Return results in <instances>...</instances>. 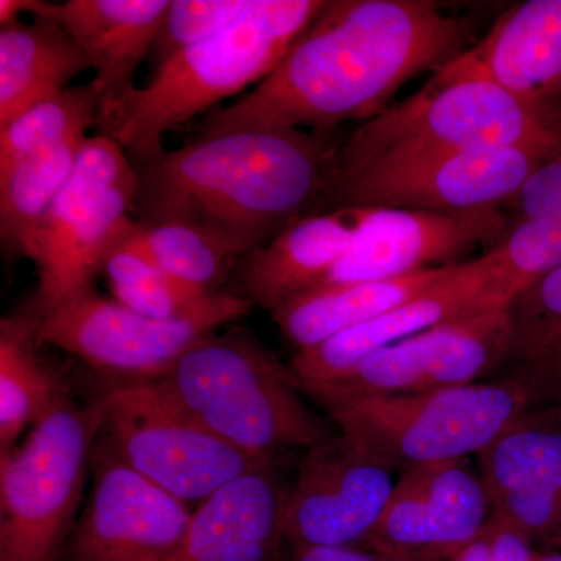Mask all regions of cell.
<instances>
[{
    "label": "cell",
    "mask_w": 561,
    "mask_h": 561,
    "mask_svg": "<svg viewBox=\"0 0 561 561\" xmlns=\"http://www.w3.org/2000/svg\"><path fill=\"white\" fill-rule=\"evenodd\" d=\"M508 227L502 208L468 213L373 209L345 256L319 286L400 278L460 264L453 261L481 243H491L493 249Z\"/></svg>",
    "instance_id": "cell-17"
},
{
    "label": "cell",
    "mask_w": 561,
    "mask_h": 561,
    "mask_svg": "<svg viewBox=\"0 0 561 561\" xmlns=\"http://www.w3.org/2000/svg\"><path fill=\"white\" fill-rule=\"evenodd\" d=\"M491 515L531 541L561 527V415L538 405L478 454Z\"/></svg>",
    "instance_id": "cell-18"
},
{
    "label": "cell",
    "mask_w": 561,
    "mask_h": 561,
    "mask_svg": "<svg viewBox=\"0 0 561 561\" xmlns=\"http://www.w3.org/2000/svg\"><path fill=\"white\" fill-rule=\"evenodd\" d=\"M490 147L561 153V113L519 101L460 54L415 94L364 122L339 147L334 183L375 161Z\"/></svg>",
    "instance_id": "cell-4"
},
{
    "label": "cell",
    "mask_w": 561,
    "mask_h": 561,
    "mask_svg": "<svg viewBox=\"0 0 561 561\" xmlns=\"http://www.w3.org/2000/svg\"><path fill=\"white\" fill-rule=\"evenodd\" d=\"M491 504L467 459L402 472L364 548L411 561H453L485 529Z\"/></svg>",
    "instance_id": "cell-15"
},
{
    "label": "cell",
    "mask_w": 561,
    "mask_h": 561,
    "mask_svg": "<svg viewBox=\"0 0 561 561\" xmlns=\"http://www.w3.org/2000/svg\"><path fill=\"white\" fill-rule=\"evenodd\" d=\"M461 58L527 105L561 113V0L516 3Z\"/></svg>",
    "instance_id": "cell-22"
},
{
    "label": "cell",
    "mask_w": 561,
    "mask_h": 561,
    "mask_svg": "<svg viewBox=\"0 0 561 561\" xmlns=\"http://www.w3.org/2000/svg\"><path fill=\"white\" fill-rule=\"evenodd\" d=\"M468 21L432 0H327L275 70L214 110L198 136L234 130L331 135L389 108L405 83L470 49Z\"/></svg>",
    "instance_id": "cell-1"
},
{
    "label": "cell",
    "mask_w": 561,
    "mask_h": 561,
    "mask_svg": "<svg viewBox=\"0 0 561 561\" xmlns=\"http://www.w3.org/2000/svg\"><path fill=\"white\" fill-rule=\"evenodd\" d=\"M453 561H491L490 540L486 530L470 542Z\"/></svg>",
    "instance_id": "cell-38"
},
{
    "label": "cell",
    "mask_w": 561,
    "mask_h": 561,
    "mask_svg": "<svg viewBox=\"0 0 561 561\" xmlns=\"http://www.w3.org/2000/svg\"><path fill=\"white\" fill-rule=\"evenodd\" d=\"M337 153L330 135L306 130L197 136L133 162L139 180L133 219L201 228L245 260L295 221L321 213Z\"/></svg>",
    "instance_id": "cell-2"
},
{
    "label": "cell",
    "mask_w": 561,
    "mask_h": 561,
    "mask_svg": "<svg viewBox=\"0 0 561 561\" xmlns=\"http://www.w3.org/2000/svg\"><path fill=\"white\" fill-rule=\"evenodd\" d=\"M171 0H68L41 3L35 16H49L79 44L101 95V122L136 87L140 62L149 57Z\"/></svg>",
    "instance_id": "cell-19"
},
{
    "label": "cell",
    "mask_w": 561,
    "mask_h": 561,
    "mask_svg": "<svg viewBox=\"0 0 561 561\" xmlns=\"http://www.w3.org/2000/svg\"><path fill=\"white\" fill-rule=\"evenodd\" d=\"M535 408L537 394L515 373L500 382L362 398L324 409L339 432L401 476L423 465L478 456Z\"/></svg>",
    "instance_id": "cell-6"
},
{
    "label": "cell",
    "mask_w": 561,
    "mask_h": 561,
    "mask_svg": "<svg viewBox=\"0 0 561 561\" xmlns=\"http://www.w3.org/2000/svg\"><path fill=\"white\" fill-rule=\"evenodd\" d=\"M158 382L225 442L262 460L311 449L332 431L300 397V383L245 332L206 335Z\"/></svg>",
    "instance_id": "cell-5"
},
{
    "label": "cell",
    "mask_w": 561,
    "mask_h": 561,
    "mask_svg": "<svg viewBox=\"0 0 561 561\" xmlns=\"http://www.w3.org/2000/svg\"><path fill=\"white\" fill-rule=\"evenodd\" d=\"M101 95L94 83L68 88L32 106L0 128V172H5L33 151L73 136L88 135L101 122Z\"/></svg>",
    "instance_id": "cell-28"
},
{
    "label": "cell",
    "mask_w": 561,
    "mask_h": 561,
    "mask_svg": "<svg viewBox=\"0 0 561 561\" xmlns=\"http://www.w3.org/2000/svg\"><path fill=\"white\" fill-rule=\"evenodd\" d=\"M116 301L149 319L179 321L202 316L227 300L231 291H206L153 271L130 286L110 287Z\"/></svg>",
    "instance_id": "cell-32"
},
{
    "label": "cell",
    "mask_w": 561,
    "mask_h": 561,
    "mask_svg": "<svg viewBox=\"0 0 561 561\" xmlns=\"http://www.w3.org/2000/svg\"><path fill=\"white\" fill-rule=\"evenodd\" d=\"M117 245L138 251L158 271L206 291H224L241 257L216 236L184 224H139L133 219Z\"/></svg>",
    "instance_id": "cell-27"
},
{
    "label": "cell",
    "mask_w": 561,
    "mask_h": 561,
    "mask_svg": "<svg viewBox=\"0 0 561 561\" xmlns=\"http://www.w3.org/2000/svg\"><path fill=\"white\" fill-rule=\"evenodd\" d=\"M400 476L348 435L308 449L287 489L284 540L290 548H364Z\"/></svg>",
    "instance_id": "cell-13"
},
{
    "label": "cell",
    "mask_w": 561,
    "mask_h": 561,
    "mask_svg": "<svg viewBox=\"0 0 561 561\" xmlns=\"http://www.w3.org/2000/svg\"><path fill=\"white\" fill-rule=\"evenodd\" d=\"M489 251L515 297L531 279L561 267V216L513 221Z\"/></svg>",
    "instance_id": "cell-30"
},
{
    "label": "cell",
    "mask_w": 561,
    "mask_h": 561,
    "mask_svg": "<svg viewBox=\"0 0 561 561\" xmlns=\"http://www.w3.org/2000/svg\"><path fill=\"white\" fill-rule=\"evenodd\" d=\"M32 18L0 28V128L68 90L70 81L91 69L61 24L49 16Z\"/></svg>",
    "instance_id": "cell-24"
},
{
    "label": "cell",
    "mask_w": 561,
    "mask_h": 561,
    "mask_svg": "<svg viewBox=\"0 0 561 561\" xmlns=\"http://www.w3.org/2000/svg\"><path fill=\"white\" fill-rule=\"evenodd\" d=\"M512 360L526 375L561 370V267L531 279L507 306Z\"/></svg>",
    "instance_id": "cell-29"
},
{
    "label": "cell",
    "mask_w": 561,
    "mask_h": 561,
    "mask_svg": "<svg viewBox=\"0 0 561 561\" xmlns=\"http://www.w3.org/2000/svg\"><path fill=\"white\" fill-rule=\"evenodd\" d=\"M485 530L490 540L491 561L537 560V552L531 548L534 541L511 524L491 515Z\"/></svg>",
    "instance_id": "cell-34"
},
{
    "label": "cell",
    "mask_w": 561,
    "mask_h": 561,
    "mask_svg": "<svg viewBox=\"0 0 561 561\" xmlns=\"http://www.w3.org/2000/svg\"><path fill=\"white\" fill-rule=\"evenodd\" d=\"M103 400L68 394L21 446L0 453V561H57L81 512Z\"/></svg>",
    "instance_id": "cell-7"
},
{
    "label": "cell",
    "mask_w": 561,
    "mask_h": 561,
    "mask_svg": "<svg viewBox=\"0 0 561 561\" xmlns=\"http://www.w3.org/2000/svg\"><path fill=\"white\" fill-rule=\"evenodd\" d=\"M41 3L43 0H0V25L5 27V25L20 21L21 14L35 16Z\"/></svg>",
    "instance_id": "cell-37"
},
{
    "label": "cell",
    "mask_w": 561,
    "mask_h": 561,
    "mask_svg": "<svg viewBox=\"0 0 561 561\" xmlns=\"http://www.w3.org/2000/svg\"><path fill=\"white\" fill-rule=\"evenodd\" d=\"M68 390L44 364L31 319L0 323V453L57 409Z\"/></svg>",
    "instance_id": "cell-25"
},
{
    "label": "cell",
    "mask_w": 561,
    "mask_h": 561,
    "mask_svg": "<svg viewBox=\"0 0 561 561\" xmlns=\"http://www.w3.org/2000/svg\"><path fill=\"white\" fill-rule=\"evenodd\" d=\"M557 154L537 147H490L375 161L335 181L328 205L431 213L502 208Z\"/></svg>",
    "instance_id": "cell-10"
},
{
    "label": "cell",
    "mask_w": 561,
    "mask_h": 561,
    "mask_svg": "<svg viewBox=\"0 0 561 561\" xmlns=\"http://www.w3.org/2000/svg\"><path fill=\"white\" fill-rule=\"evenodd\" d=\"M371 210L331 208L295 221L238 265L241 297L273 313L319 286L345 256Z\"/></svg>",
    "instance_id": "cell-21"
},
{
    "label": "cell",
    "mask_w": 561,
    "mask_h": 561,
    "mask_svg": "<svg viewBox=\"0 0 561 561\" xmlns=\"http://www.w3.org/2000/svg\"><path fill=\"white\" fill-rule=\"evenodd\" d=\"M289 561H411L360 548H291Z\"/></svg>",
    "instance_id": "cell-35"
},
{
    "label": "cell",
    "mask_w": 561,
    "mask_h": 561,
    "mask_svg": "<svg viewBox=\"0 0 561 561\" xmlns=\"http://www.w3.org/2000/svg\"><path fill=\"white\" fill-rule=\"evenodd\" d=\"M99 445V443H98ZM94 481L57 561H168L192 511L111 456L94 451Z\"/></svg>",
    "instance_id": "cell-14"
},
{
    "label": "cell",
    "mask_w": 561,
    "mask_h": 561,
    "mask_svg": "<svg viewBox=\"0 0 561 561\" xmlns=\"http://www.w3.org/2000/svg\"><path fill=\"white\" fill-rule=\"evenodd\" d=\"M287 489L273 463L247 472L192 512L168 561H273L284 540Z\"/></svg>",
    "instance_id": "cell-20"
},
{
    "label": "cell",
    "mask_w": 561,
    "mask_h": 561,
    "mask_svg": "<svg viewBox=\"0 0 561 561\" xmlns=\"http://www.w3.org/2000/svg\"><path fill=\"white\" fill-rule=\"evenodd\" d=\"M102 400L99 445L184 504H202L247 472L273 463L214 434L158 381L127 383Z\"/></svg>",
    "instance_id": "cell-9"
},
{
    "label": "cell",
    "mask_w": 561,
    "mask_h": 561,
    "mask_svg": "<svg viewBox=\"0 0 561 561\" xmlns=\"http://www.w3.org/2000/svg\"><path fill=\"white\" fill-rule=\"evenodd\" d=\"M138 187V172L121 144L106 133L88 136L36 232L31 256L39 279L36 311L94 287L130 227Z\"/></svg>",
    "instance_id": "cell-8"
},
{
    "label": "cell",
    "mask_w": 561,
    "mask_h": 561,
    "mask_svg": "<svg viewBox=\"0 0 561 561\" xmlns=\"http://www.w3.org/2000/svg\"><path fill=\"white\" fill-rule=\"evenodd\" d=\"M512 298L493 254L486 251L478 260L461 262L449 278L400 308L297 351L289 367L300 387L335 381L378 351L445 321L507 308Z\"/></svg>",
    "instance_id": "cell-16"
},
{
    "label": "cell",
    "mask_w": 561,
    "mask_h": 561,
    "mask_svg": "<svg viewBox=\"0 0 561 561\" xmlns=\"http://www.w3.org/2000/svg\"><path fill=\"white\" fill-rule=\"evenodd\" d=\"M461 264V262H460ZM459 264L400 278L348 286H319L298 295L272 313L280 334L297 348H311L339 334L400 308L449 278Z\"/></svg>",
    "instance_id": "cell-23"
},
{
    "label": "cell",
    "mask_w": 561,
    "mask_h": 561,
    "mask_svg": "<svg viewBox=\"0 0 561 561\" xmlns=\"http://www.w3.org/2000/svg\"><path fill=\"white\" fill-rule=\"evenodd\" d=\"M257 0H171L150 57L158 69L173 55L214 38L242 20Z\"/></svg>",
    "instance_id": "cell-31"
},
{
    "label": "cell",
    "mask_w": 561,
    "mask_h": 561,
    "mask_svg": "<svg viewBox=\"0 0 561 561\" xmlns=\"http://www.w3.org/2000/svg\"><path fill=\"white\" fill-rule=\"evenodd\" d=\"M548 545L549 548L560 549L561 551V527L552 535L551 538H549Z\"/></svg>",
    "instance_id": "cell-40"
},
{
    "label": "cell",
    "mask_w": 561,
    "mask_h": 561,
    "mask_svg": "<svg viewBox=\"0 0 561 561\" xmlns=\"http://www.w3.org/2000/svg\"><path fill=\"white\" fill-rule=\"evenodd\" d=\"M251 306L231 291L213 311L186 320L160 321L90 287L28 319L38 345L46 343L92 368L139 382L161 379L195 343L242 319Z\"/></svg>",
    "instance_id": "cell-11"
},
{
    "label": "cell",
    "mask_w": 561,
    "mask_h": 561,
    "mask_svg": "<svg viewBox=\"0 0 561 561\" xmlns=\"http://www.w3.org/2000/svg\"><path fill=\"white\" fill-rule=\"evenodd\" d=\"M512 359L507 308L445 321L378 351L348 375L301 386L323 408L362 398L400 397L470 386Z\"/></svg>",
    "instance_id": "cell-12"
},
{
    "label": "cell",
    "mask_w": 561,
    "mask_h": 561,
    "mask_svg": "<svg viewBox=\"0 0 561 561\" xmlns=\"http://www.w3.org/2000/svg\"><path fill=\"white\" fill-rule=\"evenodd\" d=\"M88 135L33 151L0 172V236L16 253L31 257L41 221L76 168Z\"/></svg>",
    "instance_id": "cell-26"
},
{
    "label": "cell",
    "mask_w": 561,
    "mask_h": 561,
    "mask_svg": "<svg viewBox=\"0 0 561 561\" xmlns=\"http://www.w3.org/2000/svg\"><path fill=\"white\" fill-rule=\"evenodd\" d=\"M522 375L538 398V405H551L561 415V370L545 373V375Z\"/></svg>",
    "instance_id": "cell-36"
},
{
    "label": "cell",
    "mask_w": 561,
    "mask_h": 561,
    "mask_svg": "<svg viewBox=\"0 0 561 561\" xmlns=\"http://www.w3.org/2000/svg\"><path fill=\"white\" fill-rule=\"evenodd\" d=\"M502 208L511 210L516 220L560 217L561 153L542 162L523 184L518 194Z\"/></svg>",
    "instance_id": "cell-33"
},
{
    "label": "cell",
    "mask_w": 561,
    "mask_h": 561,
    "mask_svg": "<svg viewBox=\"0 0 561 561\" xmlns=\"http://www.w3.org/2000/svg\"><path fill=\"white\" fill-rule=\"evenodd\" d=\"M535 561H561V551L551 548L546 552H537V560Z\"/></svg>",
    "instance_id": "cell-39"
},
{
    "label": "cell",
    "mask_w": 561,
    "mask_h": 561,
    "mask_svg": "<svg viewBox=\"0 0 561 561\" xmlns=\"http://www.w3.org/2000/svg\"><path fill=\"white\" fill-rule=\"evenodd\" d=\"M327 0H257L227 31L173 55L102 122L133 162L164 150L165 133L257 87L311 25Z\"/></svg>",
    "instance_id": "cell-3"
}]
</instances>
